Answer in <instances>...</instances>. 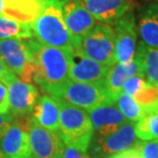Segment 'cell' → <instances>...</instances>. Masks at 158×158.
<instances>
[{"instance_id": "cell-1", "label": "cell", "mask_w": 158, "mask_h": 158, "mask_svg": "<svg viewBox=\"0 0 158 158\" xmlns=\"http://www.w3.org/2000/svg\"><path fill=\"white\" fill-rule=\"evenodd\" d=\"M26 42L36 67L33 84L53 97L70 80L67 53L58 47L40 43L36 39H26Z\"/></svg>"}, {"instance_id": "cell-2", "label": "cell", "mask_w": 158, "mask_h": 158, "mask_svg": "<svg viewBox=\"0 0 158 158\" xmlns=\"http://www.w3.org/2000/svg\"><path fill=\"white\" fill-rule=\"evenodd\" d=\"M33 36L45 45L65 52L76 46V39L69 32L62 12L61 0H46L39 17L31 24Z\"/></svg>"}, {"instance_id": "cell-3", "label": "cell", "mask_w": 158, "mask_h": 158, "mask_svg": "<svg viewBox=\"0 0 158 158\" xmlns=\"http://www.w3.org/2000/svg\"><path fill=\"white\" fill-rule=\"evenodd\" d=\"M56 100L61 108L58 135L66 145L87 153L94 137V126L88 112L62 100Z\"/></svg>"}, {"instance_id": "cell-4", "label": "cell", "mask_w": 158, "mask_h": 158, "mask_svg": "<svg viewBox=\"0 0 158 158\" xmlns=\"http://www.w3.org/2000/svg\"><path fill=\"white\" fill-rule=\"evenodd\" d=\"M52 98L62 100L87 112L107 104H115L105 85L69 80Z\"/></svg>"}, {"instance_id": "cell-5", "label": "cell", "mask_w": 158, "mask_h": 158, "mask_svg": "<svg viewBox=\"0 0 158 158\" xmlns=\"http://www.w3.org/2000/svg\"><path fill=\"white\" fill-rule=\"evenodd\" d=\"M80 52L94 61L105 66L115 64V34L108 24L97 25L93 30L77 40L76 46Z\"/></svg>"}, {"instance_id": "cell-6", "label": "cell", "mask_w": 158, "mask_h": 158, "mask_svg": "<svg viewBox=\"0 0 158 158\" xmlns=\"http://www.w3.org/2000/svg\"><path fill=\"white\" fill-rule=\"evenodd\" d=\"M135 122L128 121L114 134L102 138L93 137L89 146L91 158H108L134 147L140 141L135 135Z\"/></svg>"}, {"instance_id": "cell-7", "label": "cell", "mask_w": 158, "mask_h": 158, "mask_svg": "<svg viewBox=\"0 0 158 158\" xmlns=\"http://www.w3.org/2000/svg\"><path fill=\"white\" fill-rule=\"evenodd\" d=\"M69 62L70 79L86 83L104 84L109 68L84 56L77 47L66 52Z\"/></svg>"}, {"instance_id": "cell-8", "label": "cell", "mask_w": 158, "mask_h": 158, "mask_svg": "<svg viewBox=\"0 0 158 158\" xmlns=\"http://www.w3.org/2000/svg\"><path fill=\"white\" fill-rule=\"evenodd\" d=\"M28 135L31 155L34 158H62L64 142L58 132L45 129L33 120Z\"/></svg>"}, {"instance_id": "cell-9", "label": "cell", "mask_w": 158, "mask_h": 158, "mask_svg": "<svg viewBox=\"0 0 158 158\" xmlns=\"http://www.w3.org/2000/svg\"><path fill=\"white\" fill-rule=\"evenodd\" d=\"M115 34V59L120 64H128L134 59L137 43L135 17L131 11L118 19L113 27Z\"/></svg>"}, {"instance_id": "cell-10", "label": "cell", "mask_w": 158, "mask_h": 158, "mask_svg": "<svg viewBox=\"0 0 158 158\" xmlns=\"http://www.w3.org/2000/svg\"><path fill=\"white\" fill-rule=\"evenodd\" d=\"M61 2L65 24L77 42L97 26L98 21L80 0H61Z\"/></svg>"}, {"instance_id": "cell-11", "label": "cell", "mask_w": 158, "mask_h": 158, "mask_svg": "<svg viewBox=\"0 0 158 158\" xmlns=\"http://www.w3.org/2000/svg\"><path fill=\"white\" fill-rule=\"evenodd\" d=\"M9 111L14 116L31 114L39 98L36 85L22 81L19 78L7 85Z\"/></svg>"}, {"instance_id": "cell-12", "label": "cell", "mask_w": 158, "mask_h": 158, "mask_svg": "<svg viewBox=\"0 0 158 158\" xmlns=\"http://www.w3.org/2000/svg\"><path fill=\"white\" fill-rule=\"evenodd\" d=\"M94 126V137H107L128 122L116 104H107L88 112Z\"/></svg>"}, {"instance_id": "cell-13", "label": "cell", "mask_w": 158, "mask_h": 158, "mask_svg": "<svg viewBox=\"0 0 158 158\" xmlns=\"http://www.w3.org/2000/svg\"><path fill=\"white\" fill-rule=\"evenodd\" d=\"M0 61L18 78L23 73L31 56L26 39H1L0 38Z\"/></svg>"}, {"instance_id": "cell-14", "label": "cell", "mask_w": 158, "mask_h": 158, "mask_svg": "<svg viewBox=\"0 0 158 158\" xmlns=\"http://www.w3.org/2000/svg\"><path fill=\"white\" fill-rule=\"evenodd\" d=\"M86 9L102 24H114L131 10V0H80Z\"/></svg>"}, {"instance_id": "cell-15", "label": "cell", "mask_w": 158, "mask_h": 158, "mask_svg": "<svg viewBox=\"0 0 158 158\" xmlns=\"http://www.w3.org/2000/svg\"><path fill=\"white\" fill-rule=\"evenodd\" d=\"M0 150L6 158H21L30 156L29 135L15 121L0 139Z\"/></svg>"}, {"instance_id": "cell-16", "label": "cell", "mask_w": 158, "mask_h": 158, "mask_svg": "<svg viewBox=\"0 0 158 158\" xmlns=\"http://www.w3.org/2000/svg\"><path fill=\"white\" fill-rule=\"evenodd\" d=\"M60 104L49 94L38 98L31 112V117L37 124L50 131L58 132L60 126Z\"/></svg>"}, {"instance_id": "cell-17", "label": "cell", "mask_w": 158, "mask_h": 158, "mask_svg": "<svg viewBox=\"0 0 158 158\" xmlns=\"http://www.w3.org/2000/svg\"><path fill=\"white\" fill-rule=\"evenodd\" d=\"M46 0H4L3 17L32 24L39 17Z\"/></svg>"}, {"instance_id": "cell-18", "label": "cell", "mask_w": 158, "mask_h": 158, "mask_svg": "<svg viewBox=\"0 0 158 158\" xmlns=\"http://www.w3.org/2000/svg\"><path fill=\"white\" fill-rule=\"evenodd\" d=\"M139 32L146 45L158 49V18L155 5H150L139 24Z\"/></svg>"}, {"instance_id": "cell-19", "label": "cell", "mask_w": 158, "mask_h": 158, "mask_svg": "<svg viewBox=\"0 0 158 158\" xmlns=\"http://www.w3.org/2000/svg\"><path fill=\"white\" fill-rule=\"evenodd\" d=\"M135 52L141 56L146 80L158 89V49L141 41Z\"/></svg>"}, {"instance_id": "cell-20", "label": "cell", "mask_w": 158, "mask_h": 158, "mask_svg": "<svg viewBox=\"0 0 158 158\" xmlns=\"http://www.w3.org/2000/svg\"><path fill=\"white\" fill-rule=\"evenodd\" d=\"M33 37L31 25L0 15V38L30 39Z\"/></svg>"}, {"instance_id": "cell-21", "label": "cell", "mask_w": 158, "mask_h": 158, "mask_svg": "<svg viewBox=\"0 0 158 158\" xmlns=\"http://www.w3.org/2000/svg\"><path fill=\"white\" fill-rule=\"evenodd\" d=\"M126 78H128V75L125 64L115 63L109 68L104 85L115 103L118 96L122 93V86Z\"/></svg>"}, {"instance_id": "cell-22", "label": "cell", "mask_w": 158, "mask_h": 158, "mask_svg": "<svg viewBox=\"0 0 158 158\" xmlns=\"http://www.w3.org/2000/svg\"><path fill=\"white\" fill-rule=\"evenodd\" d=\"M135 131L140 141L158 140V111L145 114L135 122Z\"/></svg>"}, {"instance_id": "cell-23", "label": "cell", "mask_w": 158, "mask_h": 158, "mask_svg": "<svg viewBox=\"0 0 158 158\" xmlns=\"http://www.w3.org/2000/svg\"><path fill=\"white\" fill-rule=\"evenodd\" d=\"M115 104L128 121L137 122L144 116L143 109L141 108L137 101L131 94H127L122 91L118 96Z\"/></svg>"}, {"instance_id": "cell-24", "label": "cell", "mask_w": 158, "mask_h": 158, "mask_svg": "<svg viewBox=\"0 0 158 158\" xmlns=\"http://www.w3.org/2000/svg\"><path fill=\"white\" fill-rule=\"evenodd\" d=\"M132 97L143 109L144 115L158 111V89L152 84L148 83L146 86L139 90Z\"/></svg>"}, {"instance_id": "cell-25", "label": "cell", "mask_w": 158, "mask_h": 158, "mask_svg": "<svg viewBox=\"0 0 158 158\" xmlns=\"http://www.w3.org/2000/svg\"><path fill=\"white\" fill-rule=\"evenodd\" d=\"M148 83L149 82L143 76H140V75L131 76L126 78V80L124 81V84L122 86V91L127 94H131V96H134L139 90H141L142 88L146 86Z\"/></svg>"}, {"instance_id": "cell-26", "label": "cell", "mask_w": 158, "mask_h": 158, "mask_svg": "<svg viewBox=\"0 0 158 158\" xmlns=\"http://www.w3.org/2000/svg\"><path fill=\"white\" fill-rule=\"evenodd\" d=\"M137 145L142 158H158V140L139 141Z\"/></svg>"}, {"instance_id": "cell-27", "label": "cell", "mask_w": 158, "mask_h": 158, "mask_svg": "<svg viewBox=\"0 0 158 158\" xmlns=\"http://www.w3.org/2000/svg\"><path fill=\"white\" fill-rule=\"evenodd\" d=\"M18 78L14 72H11L3 63L0 61V82H2L3 84H5L7 86L8 84H10L12 81H15Z\"/></svg>"}, {"instance_id": "cell-28", "label": "cell", "mask_w": 158, "mask_h": 158, "mask_svg": "<svg viewBox=\"0 0 158 158\" xmlns=\"http://www.w3.org/2000/svg\"><path fill=\"white\" fill-rule=\"evenodd\" d=\"M14 122V115L11 113H0V139H1Z\"/></svg>"}, {"instance_id": "cell-29", "label": "cell", "mask_w": 158, "mask_h": 158, "mask_svg": "<svg viewBox=\"0 0 158 158\" xmlns=\"http://www.w3.org/2000/svg\"><path fill=\"white\" fill-rule=\"evenodd\" d=\"M62 158H91L88 153L81 152L75 148H72L64 143V150H63Z\"/></svg>"}, {"instance_id": "cell-30", "label": "cell", "mask_w": 158, "mask_h": 158, "mask_svg": "<svg viewBox=\"0 0 158 158\" xmlns=\"http://www.w3.org/2000/svg\"><path fill=\"white\" fill-rule=\"evenodd\" d=\"M9 112V102H8V91L5 84L0 82V113Z\"/></svg>"}, {"instance_id": "cell-31", "label": "cell", "mask_w": 158, "mask_h": 158, "mask_svg": "<svg viewBox=\"0 0 158 158\" xmlns=\"http://www.w3.org/2000/svg\"><path fill=\"white\" fill-rule=\"evenodd\" d=\"M137 144H135L134 147L129 148L127 150L122 151V152L115 154V155H112L108 158H142L140 150H139Z\"/></svg>"}, {"instance_id": "cell-32", "label": "cell", "mask_w": 158, "mask_h": 158, "mask_svg": "<svg viewBox=\"0 0 158 158\" xmlns=\"http://www.w3.org/2000/svg\"><path fill=\"white\" fill-rule=\"evenodd\" d=\"M3 10H4V0H0V15H3Z\"/></svg>"}, {"instance_id": "cell-33", "label": "cell", "mask_w": 158, "mask_h": 158, "mask_svg": "<svg viewBox=\"0 0 158 158\" xmlns=\"http://www.w3.org/2000/svg\"><path fill=\"white\" fill-rule=\"evenodd\" d=\"M155 5V11H156V15H157V18H158V5L157 4H154Z\"/></svg>"}, {"instance_id": "cell-34", "label": "cell", "mask_w": 158, "mask_h": 158, "mask_svg": "<svg viewBox=\"0 0 158 158\" xmlns=\"http://www.w3.org/2000/svg\"><path fill=\"white\" fill-rule=\"evenodd\" d=\"M0 158H6V157L4 156V154H3V153L1 152V150H0Z\"/></svg>"}, {"instance_id": "cell-35", "label": "cell", "mask_w": 158, "mask_h": 158, "mask_svg": "<svg viewBox=\"0 0 158 158\" xmlns=\"http://www.w3.org/2000/svg\"><path fill=\"white\" fill-rule=\"evenodd\" d=\"M21 158H34L32 155H30V156H24V157H21Z\"/></svg>"}, {"instance_id": "cell-36", "label": "cell", "mask_w": 158, "mask_h": 158, "mask_svg": "<svg viewBox=\"0 0 158 158\" xmlns=\"http://www.w3.org/2000/svg\"><path fill=\"white\" fill-rule=\"evenodd\" d=\"M156 1H158V0H156Z\"/></svg>"}]
</instances>
